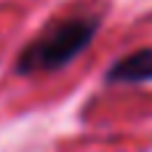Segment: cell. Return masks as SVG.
I'll list each match as a JSON object with an SVG mask.
<instances>
[{"instance_id": "obj_1", "label": "cell", "mask_w": 152, "mask_h": 152, "mask_svg": "<svg viewBox=\"0 0 152 152\" xmlns=\"http://www.w3.org/2000/svg\"><path fill=\"white\" fill-rule=\"evenodd\" d=\"M102 19L94 13L67 16L48 24L16 59L19 75H37V72H56L77 59L99 32Z\"/></svg>"}, {"instance_id": "obj_2", "label": "cell", "mask_w": 152, "mask_h": 152, "mask_svg": "<svg viewBox=\"0 0 152 152\" xmlns=\"http://www.w3.org/2000/svg\"><path fill=\"white\" fill-rule=\"evenodd\" d=\"M110 83H147L152 80V48H142L136 53L123 56L107 72Z\"/></svg>"}]
</instances>
